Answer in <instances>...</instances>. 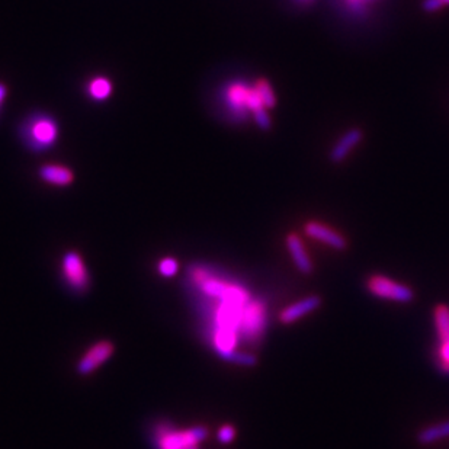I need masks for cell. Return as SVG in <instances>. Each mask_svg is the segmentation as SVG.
<instances>
[{
    "instance_id": "obj_1",
    "label": "cell",
    "mask_w": 449,
    "mask_h": 449,
    "mask_svg": "<svg viewBox=\"0 0 449 449\" xmlns=\"http://www.w3.org/2000/svg\"><path fill=\"white\" fill-rule=\"evenodd\" d=\"M222 101L237 121L246 120L249 115L253 117L257 112L266 109L255 89V85L250 86L241 80L231 82L226 86L222 92Z\"/></svg>"
},
{
    "instance_id": "obj_2",
    "label": "cell",
    "mask_w": 449,
    "mask_h": 449,
    "mask_svg": "<svg viewBox=\"0 0 449 449\" xmlns=\"http://www.w3.org/2000/svg\"><path fill=\"white\" fill-rule=\"evenodd\" d=\"M207 436L208 430L205 426L175 429L162 423L155 429V442L159 449H199L198 445Z\"/></svg>"
},
{
    "instance_id": "obj_3",
    "label": "cell",
    "mask_w": 449,
    "mask_h": 449,
    "mask_svg": "<svg viewBox=\"0 0 449 449\" xmlns=\"http://www.w3.org/2000/svg\"><path fill=\"white\" fill-rule=\"evenodd\" d=\"M24 136L34 150H47L59 138V125L48 115H35L27 122Z\"/></svg>"
},
{
    "instance_id": "obj_4",
    "label": "cell",
    "mask_w": 449,
    "mask_h": 449,
    "mask_svg": "<svg viewBox=\"0 0 449 449\" xmlns=\"http://www.w3.org/2000/svg\"><path fill=\"white\" fill-rule=\"evenodd\" d=\"M368 291L381 299L396 303H411L415 299V291L407 285L396 283L387 276L373 275L366 280Z\"/></svg>"
},
{
    "instance_id": "obj_5",
    "label": "cell",
    "mask_w": 449,
    "mask_h": 449,
    "mask_svg": "<svg viewBox=\"0 0 449 449\" xmlns=\"http://www.w3.org/2000/svg\"><path fill=\"white\" fill-rule=\"evenodd\" d=\"M266 325V311L265 306L257 299H250L245 306L240 322V333L243 338L249 342H255L264 334Z\"/></svg>"
},
{
    "instance_id": "obj_6",
    "label": "cell",
    "mask_w": 449,
    "mask_h": 449,
    "mask_svg": "<svg viewBox=\"0 0 449 449\" xmlns=\"http://www.w3.org/2000/svg\"><path fill=\"white\" fill-rule=\"evenodd\" d=\"M63 275L71 290L83 292L89 288L90 276L82 256L78 252H67L63 257Z\"/></svg>"
},
{
    "instance_id": "obj_7",
    "label": "cell",
    "mask_w": 449,
    "mask_h": 449,
    "mask_svg": "<svg viewBox=\"0 0 449 449\" xmlns=\"http://www.w3.org/2000/svg\"><path fill=\"white\" fill-rule=\"evenodd\" d=\"M115 352V346L109 341H99L93 343L82 357L78 364V372L80 376H89L95 372L102 364H105Z\"/></svg>"
},
{
    "instance_id": "obj_8",
    "label": "cell",
    "mask_w": 449,
    "mask_h": 449,
    "mask_svg": "<svg viewBox=\"0 0 449 449\" xmlns=\"http://www.w3.org/2000/svg\"><path fill=\"white\" fill-rule=\"evenodd\" d=\"M304 231L308 237L319 240L329 248L334 250H345L348 249V240L338 231H334L329 226H325V224L319 221H308L304 226Z\"/></svg>"
},
{
    "instance_id": "obj_9",
    "label": "cell",
    "mask_w": 449,
    "mask_h": 449,
    "mask_svg": "<svg viewBox=\"0 0 449 449\" xmlns=\"http://www.w3.org/2000/svg\"><path fill=\"white\" fill-rule=\"evenodd\" d=\"M320 306H322V297L308 295L303 299H299V301L285 307L279 314V320L283 325H291L301 319V317L315 311Z\"/></svg>"
},
{
    "instance_id": "obj_10",
    "label": "cell",
    "mask_w": 449,
    "mask_h": 449,
    "mask_svg": "<svg viewBox=\"0 0 449 449\" xmlns=\"http://www.w3.org/2000/svg\"><path fill=\"white\" fill-rule=\"evenodd\" d=\"M285 241H287V249L291 253V257L294 260L297 269L301 273H304V275L313 273V271H314L313 262H311V259L308 257V255L306 252V248L303 245L301 237H299L295 233H291V234L287 236Z\"/></svg>"
},
{
    "instance_id": "obj_11",
    "label": "cell",
    "mask_w": 449,
    "mask_h": 449,
    "mask_svg": "<svg viewBox=\"0 0 449 449\" xmlns=\"http://www.w3.org/2000/svg\"><path fill=\"white\" fill-rule=\"evenodd\" d=\"M362 140V131L358 128H352L341 137V140L336 143L330 152V160L333 163L343 162L348 155L352 152L353 147Z\"/></svg>"
},
{
    "instance_id": "obj_12",
    "label": "cell",
    "mask_w": 449,
    "mask_h": 449,
    "mask_svg": "<svg viewBox=\"0 0 449 449\" xmlns=\"http://www.w3.org/2000/svg\"><path fill=\"white\" fill-rule=\"evenodd\" d=\"M40 178L54 186H69L74 180V173L63 164H45L40 167Z\"/></svg>"
},
{
    "instance_id": "obj_13",
    "label": "cell",
    "mask_w": 449,
    "mask_h": 449,
    "mask_svg": "<svg viewBox=\"0 0 449 449\" xmlns=\"http://www.w3.org/2000/svg\"><path fill=\"white\" fill-rule=\"evenodd\" d=\"M445 438H449V420H443L436 425L422 429L418 434L416 439H418V443L420 445H430L438 441H442Z\"/></svg>"
},
{
    "instance_id": "obj_14",
    "label": "cell",
    "mask_w": 449,
    "mask_h": 449,
    "mask_svg": "<svg viewBox=\"0 0 449 449\" xmlns=\"http://www.w3.org/2000/svg\"><path fill=\"white\" fill-rule=\"evenodd\" d=\"M87 93L93 101H105L112 93V82L104 76L93 78L89 82Z\"/></svg>"
},
{
    "instance_id": "obj_15",
    "label": "cell",
    "mask_w": 449,
    "mask_h": 449,
    "mask_svg": "<svg viewBox=\"0 0 449 449\" xmlns=\"http://www.w3.org/2000/svg\"><path fill=\"white\" fill-rule=\"evenodd\" d=\"M435 326L438 330V336L442 342L449 341V307L445 304H439L435 307Z\"/></svg>"
},
{
    "instance_id": "obj_16",
    "label": "cell",
    "mask_w": 449,
    "mask_h": 449,
    "mask_svg": "<svg viewBox=\"0 0 449 449\" xmlns=\"http://www.w3.org/2000/svg\"><path fill=\"white\" fill-rule=\"evenodd\" d=\"M255 89L259 93V97L264 102L266 109H272L276 105V97H275V92L271 86V83L266 79H257L255 83Z\"/></svg>"
},
{
    "instance_id": "obj_17",
    "label": "cell",
    "mask_w": 449,
    "mask_h": 449,
    "mask_svg": "<svg viewBox=\"0 0 449 449\" xmlns=\"http://www.w3.org/2000/svg\"><path fill=\"white\" fill-rule=\"evenodd\" d=\"M157 269L162 276L164 278H172L179 271V262L175 257H164L159 262Z\"/></svg>"
},
{
    "instance_id": "obj_18",
    "label": "cell",
    "mask_w": 449,
    "mask_h": 449,
    "mask_svg": "<svg viewBox=\"0 0 449 449\" xmlns=\"http://www.w3.org/2000/svg\"><path fill=\"white\" fill-rule=\"evenodd\" d=\"M221 443H231L236 438V427L233 425H222L217 435Z\"/></svg>"
},
{
    "instance_id": "obj_19",
    "label": "cell",
    "mask_w": 449,
    "mask_h": 449,
    "mask_svg": "<svg viewBox=\"0 0 449 449\" xmlns=\"http://www.w3.org/2000/svg\"><path fill=\"white\" fill-rule=\"evenodd\" d=\"M369 2H371V0H343L345 6H346L350 12L357 13V15H361L362 12H365Z\"/></svg>"
},
{
    "instance_id": "obj_20",
    "label": "cell",
    "mask_w": 449,
    "mask_h": 449,
    "mask_svg": "<svg viewBox=\"0 0 449 449\" xmlns=\"http://www.w3.org/2000/svg\"><path fill=\"white\" fill-rule=\"evenodd\" d=\"M439 358H441V369L445 373H449V341L442 342L441 350H439Z\"/></svg>"
},
{
    "instance_id": "obj_21",
    "label": "cell",
    "mask_w": 449,
    "mask_h": 449,
    "mask_svg": "<svg viewBox=\"0 0 449 449\" xmlns=\"http://www.w3.org/2000/svg\"><path fill=\"white\" fill-rule=\"evenodd\" d=\"M445 6L443 3L441 2V0H423V3H422V9L427 13H435V12H439L442 10Z\"/></svg>"
},
{
    "instance_id": "obj_22",
    "label": "cell",
    "mask_w": 449,
    "mask_h": 449,
    "mask_svg": "<svg viewBox=\"0 0 449 449\" xmlns=\"http://www.w3.org/2000/svg\"><path fill=\"white\" fill-rule=\"evenodd\" d=\"M6 95H8V89L3 83H0V108H2L5 99H6Z\"/></svg>"
},
{
    "instance_id": "obj_23",
    "label": "cell",
    "mask_w": 449,
    "mask_h": 449,
    "mask_svg": "<svg viewBox=\"0 0 449 449\" xmlns=\"http://www.w3.org/2000/svg\"><path fill=\"white\" fill-rule=\"evenodd\" d=\"M297 2H298L299 5H310V3L313 2V0H297Z\"/></svg>"
},
{
    "instance_id": "obj_24",
    "label": "cell",
    "mask_w": 449,
    "mask_h": 449,
    "mask_svg": "<svg viewBox=\"0 0 449 449\" xmlns=\"http://www.w3.org/2000/svg\"><path fill=\"white\" fill-rule=\"evenodd\" d=\"M441 2L443 3V6H449V0H441Z\"/></svg>"
}]
</instances>
